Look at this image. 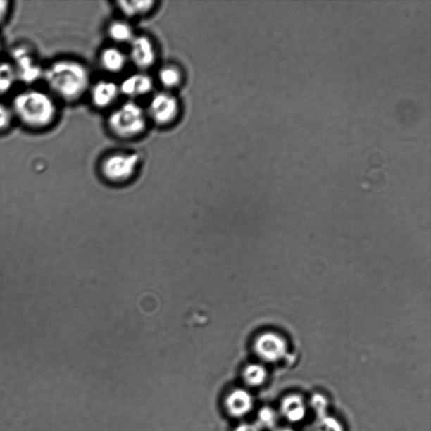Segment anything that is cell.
Listing matches in <instances>:
<instances>
[{
	"label": "cell",
	"mask_w": 431,
	"mask_h": 431,
	"mask_svg": "<svg viewBox=\"0 0 431 431\" xmlns=\"http://www.w3.org/2000/svg\"><path fill=\"white\" fill-rule=\"evenodd\" d=\"M120 94L135 101V99L148 96L154 89V81L148 73L139 72L132 73L119 85Z\"/></svg>",
	"instance_id": "ba28073f"
},
{
	"label": "cell",
	"mask_w": 431,
	"mask_h": 431,
	"mask_svg": "<svg viewBox=\"0 0 431 431\" xmlns=\"http://www.w3.org/2000/svg\"><path fill=\"white\" fill-rule=\"evenodd\" d=\"M280 411L284 418L293 424L303 421L307 415V407L304 399L299 394L286 396L280 404Z\"/></svg>",
	"instance_id": "7c38bea8"
},
{
	"label": "cell",
	"mask_w": 431,
	"mask_h": 431,
	"mask_svg": "<svg viewBox=\"0 0 431 431\" xmlns=\"http://www.w3.org/2000/svg\"><path fill=\"white\" fill-rule=\"evenodd\" d=\"M128 45V61H130L139 72L149 70L156 63V47L149 37L135 36Z\"/></svg>",
	"instance_id": "52a82bcc"
},
{
	"label": "cell",
	"mask_w": 431,
	"mask_h": 431,
	"mask_svg": "<svg viewBox=\"0 0 431 431\" xmlns=\"http://www.w3.org/2000/svg\"><path fill=\"white\" fill-rule=\"evenodd\" d=\"M11 106L15 120L32 131L51 127L58 115V101L47 90H23L13 98Z\"/></svg>",
	"instance_id": "7a4b0ae2"
},
{
	"label": "cell",
	"mask_w": 431,
	"mask_h": 431,
	"mask_svg": "<svg viewBox=\"0 0 431 431\" xmlns=\"http://www.w3.org/2000/svg\"><path fill=\"white\" fill-rule=\"evenodd\" d=\"M155 4V1H139V0H127V1H118V6L122 14L126 18H137V17H143L148 15L150 12H152Z\"/></svg>",
	"instance_id": "9a60e30c"
},
{
	"label": "cell",
	"mask_w": 431,
	"mask_h": 431,
	"mask_svg": "<svg viewBox=\"0 0 431 431\" xmlns=\"http://www.w3.org/2000/svg\"><path fill=\"white\" fill-rule=\"evenodd\" d=\"M226 407L232 416L240 418L251 413L254 407V399L248 391L243 389H235L227 396Z\"/></svg>",
	"instance_id": "8fae6325"
},
{
	"label": "cell",
	"mask_w": 431,
	"mask_h": 431,
	"mask_svg": "<svg viewBox=\"0 0 431 431\" xmlns=\"http://www.w3.org/2000/svg\"><path fill=\"white\" fill-rule=\"evenodd\" d=\"M148 124V115L143 107L135 101L123 103L111 112L107 119L110 132L122 139H132L143 135Z\"/></svg>",
	"instance_id": "3957f363"
},
{
	"label": "cell",
	"mask_w": 431,
	"mask_h": 431,
	"mask_svg": "<svg viewBox=\"0 0 431 431\" xmlns=\"http://www.w3.org/2000/svg\"><path fill=\"white\" fill-rule=\"evenodd\" d=\"M277 431H296V430H292V429H289V428H283V429L277 430Z\"/></svg>",
	"instance_id": "d4e9b609"
},
{
	"label": "cell",
	"mask_w": 431,
	"mask_h": 431,
	"mask_svg": "<svg viewBox=\"0 0 431 431\" xmlns=\"http://www.w3.org/2000/svg\"><path fill=\"white\" fill-rule=\"evenodd\" d=\"M128 63L127 54L118 46H108L100 54L101 66L107 73H119Z\"/></svg>",
	"instance_id": "4fadbf2b"
},
{
	"label": "cell",
	"mask_w": 431,
	"mask_h": 431,
	"mask_svg": "<svg viewBox=\"0 0 431 431\" xmlns=\"http://www.w3.org/2000/svg\"><path fill=\"white\" fill-rule=\"evenodd\" d=\"M235 431H261V428L256 425L244 423L239 425Z\"/></svg>",
	"instance_id": "cb8c5ba5"
},
{
	"label": "cell",
	"mask_w": 431,
	"mask_h": 431,
	"mask_svg": "<svg viewBox=\"0 0 431 431\" xmlns=\"http://www.w3.org/2000/svg\"><path fill=\"white\" fill-rule=\"evenodd\" d=\"M140 156L135 152H115L102 159L101 174L107 182L122 185L135 177L140 165Z\"/></svg>",
	"instance_id": "277c9868"
},
{
	"label": "cell",
	"mask_w": 431,
	"mask_h": 431,
	"mask_svg": "<svg viewBox=\"0 0 431 431\" xmlns=\"http://www.w3.org/2000/svg\"><path fill=\"white\" fill-rule=\"evenodd\" d=\"M158 79L166 92L178 88L183 81V73L175 64H166L158 73Z\"/></svg>",
	"instance_id": "2e32d148"
},
{
	"label": "cell",
	"mask_w": 431,
	"mask_h": 431,
	"mask_svg": "<svg viewBox=\"0 0 431 431\" xmlns=\"http://www.w3.org/2000/svg\"><path fill=\"white\" fill-rule=\"evenodd\" d=\"M258 427L273 430L277 423V412L269 406L262 407L257 415Z\"/></svg>",
	"instance_id": "d6986e66"
},
{
	"label": "cell",
	"mask_w": 431,
	"mask_h": 431,
	"mask_svg": "<svg viewBox=\"0 0 431 431\" xmlns=\"http://www.w3.org/2000/svg\"><path fill=\"white\" fill-rule=\"evenodd\" d=\"M15 120L11 105L0 102V135L10 130Z\"/></svg>",
	"instance_id": "7402d4cb"
},
{
	"label": "cell",
	"mask_w": 431,
	"mask_h": 431,
	"mask_svg": "<svg viewBox=\"0 0 431 431\" xmlns=\"http://www.w3.org/2000/svg\"><path fill=\"white\" fill-rule=\"evenodd\" d=\"M254 351L261 359L266 362H277L286 356L287 349L286 343L275 336L266 335L261 336L256 344Z\"/></svg>",
	"instance_id": "30bf717a"
},
{
	"label": "cell",
	"mask_w": 431,
	"mask_h": 431,
	"mask_svg": "<svg viewBox=\"0 0 431 431\" xmlns=\"http://www.w3.org/2000/svg\"><path fill=\"white\" fill-rule=\"evenodd\" d=\"M90 100L98 109L113 106L120 96L119 85L111 80H100L89 88Z\"/></svg>",
	"instance_id": "9c48e42d"
},
{
	"label": "cell",
	"mask_w": 431,
	"mask_h": 431,
	"mask_svg": "<svg viewBox=\"0 0 431 431\" xmlns=\"http://www.w3.org/2000/svg\"><path fill=\"white\" fill-rule=\"evenodd\" d=\"M42 80L56 100L66 103L80 100L92 86L89 68L73 58H59L51 63L44 68Z\"/></svg>",
	"instance_id": "6da1fadb"
},
{
	"label": "cell",
	"mask_w": 431,
	"mask_h": 431,
	"mask_svg": "<svg viewBox=\"0 0 431 431\" xmlns=\"http://www.w3.org/2000/svg\"><path fill=\"white\" fill-rule=\"evenodd\" d=\"M313 431H344L343 425L336 418L330 416L317 419Z\"/></svg>",
	"instance_id": "44dd1931"
},
{
	"label": "cell",
	"mask_w": 431,
	"mask_h": 431,
	"mask_svg": "<svg viewBox=\"0 0 431 431\" xmlns=\"http://www.w3.org/2000/svg\"><path fill=\"white\" fill-rule=\"evenodd\" d=\"M11 63L15 68L19 82L32 84L42 80L44 68H42L36 56L27 47H17L13 51Z\"/></svg>",
	"instance_id": "8992f818"
},
{
	"label": "cell",
	"mask_w": 431,
	"mask_h": 431,
	"mask_svg": "<svg viewBox=\"0 0 431 431\" xmlns=\"http://www.w3.org/2000/svg\"><path fill=\"white\" fill-rule=\"evenodd\" d=\"M11 3L7 0H0V25L6 23L10 15Z\"/></svg>",
	"instance_id": "603a6c76"
},
{
	"label": "cell",
	"mask_w": 431,
	"mask_h": 431,
	"mask_svg": "<svg viewBox=\"0 0 431 431\" xmlns=\"http://www.w3.org/2000/svg\"><path fill=\"white\" fill-rule=\"evenodd\" d=\"M310 406L316 413L317 419L325 417L329 411V401L326 396L320 393L313 394L310 399Z\"/></svg>",
	"instance_id": "ffe728a7"
},
{
	"label": "cell",
	"mask_w": 431,
	"mask_h": 431,
	"mask_svg": "<svg viewBox=\"0 0 431 431\" xmlns=\"http://www.w3.org/2000/svg\"><path fill=\"white\" fill-rule=\"evenodd\" d=\"M1 50H2V44H1V41H0V54H1Z\"/></svg>",
	"instance_id": "484cf974"
},
{
	"label": "cell",
	"mask_w": 431,
	"mask_h": 431,
	"mask_svg": "<svg viewBox=\"0 0 431 431\" xmlns=\"http://www.w3.org/2000/svg\"><path fill=\"white\" fill-rule=\"evenodd\" d=\"M268 373L264 366L261 364H249L244 368L243 377L245 383L251 387H260L266 381Z\"/></svg>",
	"instance_id": "ac0fdd59"
},
{
	"label": "cell",
	"mask_w": 431,
	"mask_h": 431,
	"mask_svg": "<svg viewBox=\"0 0 431 431\" xmlns=\"http://www.w3.org/2000/svg\"><path fill=\"white\" fill-rule=\"evenodd\" d=\"M180 111L178 99L170 92L163 90L151 97L146 113L158 126L165 127L175 123Z\"/></svg>",
	"instance_id": "5b68a950"
},
{
	"label": "cell",
	"mask_w": 431,
	"mask_h": 431,
	"mask_svg": "<svg viewBox=\"0 0 431 431\" xmlns=\"http://www.w3.org/2000/svg\"><path fill=\"white\" fill-rule=\"evenodd\" d=\"M107 34L116 44H129L136 36L132 25L126 20L112 21L108 25Z\"/></svg>",
	"instance_id": "5bb4252c"
},
{
	"label": "cell",
	"mask_w": 431,
	"mask_h": 431,
	"mask_svg": "<svg viewBox=\"0 0 431 431\" xmlns=\"http://www.w3.org/2000/svg\"><path fill=\"white\" fill-rule=\"evenodd\" d=\"M18 82V77L11 62H0V96L10 93Z\"/></svg>",
	"instance_id": "e0dca14e"
}]
</instances>
